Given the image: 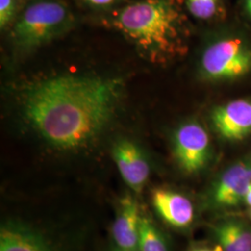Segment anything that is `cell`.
Wrapping results in <instances>:
<instances>
[{
	"mask_svg": "<svg viewBox=\"0 0 251 251\" xmlns=\"http://www.w3.org/2000/svg\"><path fill=\"white\" fill-rule=\"evenodd\" d=\"M251 183V160L243 159L225 169L206 194V206L214 211H228L244 205Z\"/></svg>",
	"mask_w": 251,
	"mask_h": 251,
	"instance_id": "8992f818",
	"label": "cell"
},
{
	"mask_svg": "<svg viewBox=\"0 0 251 251\" xmlns=\"http://www.w3.org/2000/svg\"><path fill=\"white\" fill-rule=\"evenodd\" d=\"M172 152L179 169L189 175L205 171L212 158L210 137L198 122L181 124L172 137Z\"/></svg>",
	"mask_w": 251,
	"mask_h": 251,
	"instance_id": "5b68a950",
	"label": "cell"
},
{
	"mask_svg": "<svg viewBox=\"0 0 251 251\" xmlns=\"http://www.w3.org/2000/svg\"><path fill=\"white\" fill-rule=\"evenodd\" d=\"M190 251H222V250H221V248L218 245H216L214 248L207 247V246L197 247V248H195V249H193V250H191Z\"/></svg>",
	"mask_w": 251,
	"mask_h": 251,
	"instance_id": "e0dca14e",
	"label": "cell"
},
{
	"mask_svg": "<svg viewBox=\"0 0 251 251\" xmlns=\"http://www.w3.org/2000/svg\"></svg>",
	"mask_w": 251,
	"mask_h": 251,
	"instance_id": "7402d4cb",
	"label": "cell"
},
{
	"mask_svg": "<svg viewBox=\"0 0 251 251\" xmlns=\"http://www.w3.org/2000/svg\"><path fill=\"white\" fill-rule=\"evenodd\" d=\"M200 70L211 81H231L251 73V45L240 36H227L211 43L202 54Z\"/></svg>",
	"mask_w": 251,
	"mask_h": 251,
	"instance_id": "277c9868",
	"label": "cell"
},
{
	"mask_svg": "<svg viewBox=\"0 0 251 251\" xmlns=\"http://www.w3.org/2000/svg\"><path fill=\"white\" fill-rule=\"evenodd\" d=\"M142 214L138 201L131 194L120 198L111 230L114 246L126 251H138Z\"/></svg>",
	"mask_w": 251,
	"mask_h": 251,
	"instance_id": "8fae6325",
	"label": "cell"
},
{
	"mask_svg": "<svg viewBox=\"0 0 251 251\" xmlns=\"http://www.w3.org/2000/svg\"><path fill=\"white\" fill-rule=\"evenodd\" d=\"M16 14V0H0V27L6 28Z\"/></svg>",
	"mask_w": 251,
	"mask_h": 251,
	"instance_id": "9a60e30c",
	"label": "cell"
},
{
	"mask_svg": "<svg viewBox=\"0 0 251 251\" xmlns=\"http://www.w3.org/2000/svg\"><path fill=\"white\" fill-rule=\"evenodd\" d=\"M248 216H249V219H250V221L251 222V207H249V210H248Z\"/></svg>",
	"mask_w": 251,
	"mask_h": 251,
	"instance_id": "44dd1931",
	"label": "cell"
},
{
	"mask_svg": "<svg viewBox=\"0 0 251 251\" xmlns=\"http://www.w3.org/2000/svg\"><path fill=\"white\" fill-rule=\"evenodd\" d=\"M73 16L66 5L59 0L31 2L15 23L12 37L24 49L43 45L72 25Z\"/></svg>",
	"mask_w": 251,
	"mask_h": 251,
	"instance_id": "3957f363",
	"label": "cell"
},
{
	"mask_svg": "<svg viewBox=\"0 0 251 251\" xmlns=\"http://www.w3.org/2000/svg\"><path fill=\"white\" fill-rule=\"evenodd\" d=\"M190 13L200 20L211 19L218 10V0H186Z\"/></svg>",
	"mask_w": 251,
	"mask_h": 251,
	"instance_id": "5bb4252c",
	"label": "cell"
},
{
	"mask_svg": "<svg viewBox=\"0 0 251 251\" xmlns=\"http://www.w3.org/2000/svg\"><path fill=\"white\" fill-rule=\"evenodd\" d=\"M138 251H171V244L166 234L152 220L143 212Z\"/></svg>",
	"mask_w": 251,
	"mask_h": 251,
	"instance_id": "4fadbf2b",
	"label": "cell"
},
{
	"mask_svg": "<svg viewBox=\"0 0 251 251\" xmlns=\"http://www.w3.org/2000/svg\"><path fill=\"white\" fill-rule=\"evenodd\" d=\"M179 17L170 0H142L120 9L114 25L150 53L168 52L179 34Z\"/></svg>",
	"mask_w": 251,
	"mask_h": 251,
	"instance_id": "7a4b0ae2",
	"label": "cell"
},
{
	"mask_svg": "<svg viewBox=\"0 0 251 251\" xmlns=\"http://www.w3.org/2000/svg\"><path fill=\"white\" fill-rule=\"evenodd\" d=\"M210 231L222 251H251V222L225 217L211 225Z\"/></svg>",
	"mask_w": 251,
	"mask_h": 251,
	"instance_id": "7c38bea8",
	"label": "cell"
},
{
	"mask_svg": "<svg viewBox=\"0 0 251 251\" xmlns=\"http://www.w3.org/2000/svg\"><path fill=\"white\" fill-rule=\"evenodd\" d=\"M244 205L251 207V183L250 185V187L248 189V192H247V195H246V198H245V203Z\"/></svg>",
	"mask_w": 251,
	"mask_h": 251,
	"instance_id": "ac0fdd59",
	"label": "cell"
},
{
	"mask_svg": "<svg viewBox=\"0 0 251 251\" xmlns=\"http://www.w3.org/2000/svg\"><path fill=\"white\" fill-rule=\"evenodd\" d=\"M211 123L227 142H240L251 135V99L233 100L214 108Z\"/></svg>",
	"mask_w": 251,
	"mask_h": 251,
	"instance_id": "52a82bcc",
	"label": "cell"
},
{
	"mask_svg": "<svg viewBox=\"0 0 251 251\" xmlns=\"http://www.w3.org/2000/svg\"><path fill=\"white\" fill-rule=\"evenodd\" d=\"M85 1L95 6H108L116 2L117 0H85Z\"/></svg>",
	"mask_w": 251,
	"mask_h": 251,
	"instance_id": "2e32d148",
	"label": "cell"
},
{
	"mask_svg": "<svg viewBox=\"0 0 251 251\" xmlns=\"http://www.w3.org/2000/svg\"><path fill=\"white\" fill-rule=\"evenodd\" d=\"M0 251H60L44 233L21 221L9 220L0 228Z\"/></svg>",
	"mask_w": 251,
	"mask_h": 251,
	"instance_id": "30bf717a",
	"label": "cell"
},
{
	"mask_svg": "<svg viewBox=\"0 0 251 251\" xmlns=\"http://www.w3.org/2000/svg\"><path fill=\"white\" fill-rule=\"evenodd\" d=\"M112 154L126 185L141 194L150 178L151 168L143 150L130 140L121 139L113 145Z\"/></svg>",
	"mask_w": 251,
	"mask_h": 251,
	"instance_id": "ba28073f",
	"label": "cell"
},
{
	"mask_svg": "<svg viewBox=\"0 0 251 251\" xmlns=\"http://www.w3.org/2000/svg\"><path fill=\"white\" fill-rule=\"evenodd\" d=\"M245 8L251 17V0H245Z\"/></svg>",
	"mask_w": 251,
	"mask_h": 251,
	"instance_id": "d6986e66",
	"label": "cell"
},
{
	"mask_svg": "<svg viewBox=\"0 0 251 251\" xmlns=\"http://www.w3.org/2000/svg\"><path fill=\"white\" fill-rule=\"evenodd\" d=\"M122 84L117 79L61 75L38 81L22 94L27 122L46 143L75 151L97 140L116 114Z\"/></svg>",
	"mask_w": 251,
	"mask_h": 251,
	"instance_id": "6da1fadb",
	"label": "cell"
},
{
	"mask_svg": "<svg viewBox=\"0 0 251 251\" xmlns=\"http://www.w3.org/2000/svg\"><path fill=\"white\" fill-rule=\"evenodd\" d=\"M126 251V250H122V249H119V248H117L116 246H114L112 249H111V251Z\"/></svg>",
	"mask_w": 251,
	"mask_h": 251,
	"instance_id": "ffe728a7",
	"label": "cell"
},
{
	"mask_svg": "<svg viewBox=\"0 0 251 251\" xmlns=\"http://www.w3.org/2000/svg\"><path fill=\"white\" fill-rule=\"evenodd\" d=\"M151 202L162 221L174 229H188L195 222L193 202L179 192L165 187L154 188L151 192Z\"/></svg>",
	"mask_w": 251,
	"mask_h": 251,
	"instance_id": "9c48e42d",
	"label": "cell"
}]
</instances>
